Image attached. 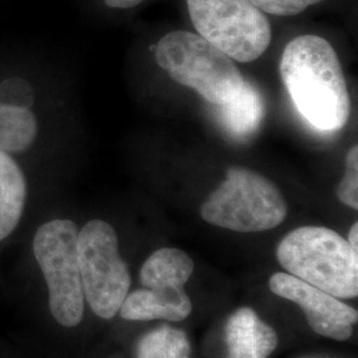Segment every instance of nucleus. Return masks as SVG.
<instances>
[{"label": "nucleus", "mask_w": 358, "mask_h": 358, "mask_svg": "<svg viewBox=\"0 0 358 358\" xmlns=\"http://www.w3.org/2000/svg\"><path fill=\"white\" fill-rule=\"evenodd\" d=\"M282 83L299 113L313 128L337 131L350 117L352 103L340 59L331 43L301 35L284 48Z\"/></svg>", "instance_id": "f257e3e1"}, {"label": "nucleus", "mask_w": 358, "mask_h": 358, "mask_svg": "<svg viewBox=\"0 0 358 358\" xmlns=\"http://www.w3.org/2000/svg\"><path fill=\"white\" fill-rule=\"evenodd\" d=\"M276 257L282 268L337 299L358 294V252L336 231L306 226L285 235Z\"/></svg>", "instance_id": "f03ea898"}, {"label": "nucleus", "mask_w": 358, "mask_h": 358, "mask_svg": "<svg viewBox=\"0 0 358 358\" xmlns=\"http://www.w3.org/2000/svg\"><path fill=\"white\" fill-rule=\"evenodd\" d=\"M155 60L171 80L208 103H229L243 87L234 60L194 32L173 31L162 36L155 47Z\"/></svg>", "instance_id": "7ed1b4c3"}, {"label": "nucleus", "mask_w": 358, "mask_h": 358, "mask_svg": "<svg viewBox=\"0 0 358 358\" xmlns=\"http://www.w3.org/2000/svg\"><path fill=\"white\" fill-rule=\"evenodd\" d=\"M288 206L279 187L251 169L232 166L201 207L207 223L236 232L268 231L282 224Z\"/></svg>", "instance_id": "20e7f679"}, {"label": "nucleus", "mask_w": 358, "mask_h": 358, "mask_svg": "<svg viewBox=\"0 0 358 358\" xmlns=\"http://www.w3.org/2000/svg\"><path fill=\"white\" fill-rule=\"evenodd\" d=\"M77 242L78 229L69 219L43 224L34 238V254L48 285L52 316L66 328L81 322L85 306Z\"/></svg>", "instance_id": "39448f33"}, {"label": "nucleus", "mask_w": 358, "mask_h": 358, "mask_svg": "<svg viewBox=\"0 0 358 358\" xmlns=\"http://www.w3.org/2000/svg\"><path fill=\"white\" fill-rule=\"evenodd\" d=\"M194 272V262L178 248L157 250L143 263L140 272L141 289L128 294L120 308L124 320L183 321L190 316L192 304L185 284Z\"/></svg>", "instance_id": "423d86ee"}, {"label": "nucleus", "mask_w": 358, "mask_h": 358, "mask_svg": "<svg viewBox=\"0 0 358 358\" xmlns=\"http://www.w3.org/2000/svg\"><path fill=\"white\" fill-rule=\"evenodd\" d=\"M77 250L84 297L96 316L110 320L118 313L131 285L115 229L100 219L90 220L78 231Z\"/></svg>", "instance_id": "0eeeda50"}, {"label": "nucleus", "mask_w": 358, "mask_h": 358, "mask_svg": "<svg viewBox=\"0 0 358 358\" xmlns=\"http://www.w3.org/2000/svg\"><path fill=\"white\" fill-rule=\"evenodd\" d=\"M196 34L232 60L251 63L271 44L266 13L251 0H186Z\"/></svg>", "instance_id": "6e6552de"}, {"label": "nucleus", "mask_w": 358, "mask_h": 358, "mask_svg": "<svg viewBox=\"0 0 358 358\" xmlns=\"http://www.w3.org/2000/svg\"><path fill=\"white\" fill-rule=\"evenodd\" d=\"M268 285L273 294L301 308L313 332L337 341H345L353 334L357 310L340 299L282 272L272 275Z\"/></svg>", "instance_id": "1a4fd4ad"}, {"label": "nucleus", "mask_w": 358, "mask_h": 358, "mask_svg": "<svg viewBox=\"0 0 358 358\" xmlns=\"http://www.w3.org/2000/svg\"><path fill=\"white\" fill-rule=\"evenodd\" d=\"M226 358H268L278 348L279 337L254 309L241 308L226 322Z\"/></svg>", "instance_id": "9d476101"}, {"label": "nucleus", "mask_w": 358, "mask_h": 358, "mask_svg": "<svg viewBox=\"0 0 358 358\" xmlns=\"http://www.w3.org/2000/svg\"><path fill=\"white\" fill-rule=\"evenodd\" d=\"M219 120L235 138L245 140L256 133L266 113L264 100L251 83L244 81L241 92L229 103L219 105Z\"/></svg>", "instance_id": "9b49d317"}, {"label": "nucleus", "mask_w": 358, "mask_h": 358, "mask_svg": "<svg viewBox=\"0 0 358 358\" xmlns=\"http://www.w3.org/2000/svg\"><path fill=\"white\" fill-rule=\"evenodd\" d=\"M26 178L13 158L0 150V242L20 222L26 203Z\"/></svg>", "instance_id": "f8f14e48"}, {"label": "nucleus", "mask_w": 358, "mask_h": 358, "mask_svg": "<svg viewBox=\"0 0 358 358\" xmlns=\"http://www.w3.org/2000/svg\"><path fill=\"white\" fill-rule=\"evenodd\" d=\"M38 133L36 118L26 108L0 103V150L17 153L35 141Z\"/></svg>", "instance_id": "ddd939ff"}, {"label": "nucleus", "mask_w": 358, "mask_h": 358, "mask_svg": "<svg viewBox=\"0 0 358 358\" xmlns=\"http://www.w3.org/2000/svg\"><path fill=\"white\" fill-rule=\"evenodd\" d=\"M137 358H192V346L183 331L162 325L138 341Z\"/></svg>", "instance_id": "4468645a"}, {"label": "nucleus", "mask_w": 358, "mask_h": 358, "mask_svg": "<svg viewBox=\"0 0 358 358\" xmlns=\"http://www.w3.org/2000/svg\"><path fill=\"white\" fill-rule=\"evenodd\" d=\"M345 176L337 187L338 199L346 206L358 208V146H353L346 155Z\"/></svg>", "instance_id": "2eb2a0df"}, {"label": "nucleus", "mask_w": 358, "mask_h": 358, "mask_svg": "<svg viewBox=\"0 0 358 358\" xmlns=\"http://www.w3.org/2000/svg\"><path fill=\"white\" fill-rule=\"evenodd\" d=\"M0 103L29 109L34 103V90L31 84L19 77L4 80L0 83Z\"/></svg>", "instance_id": "dca6fc26"}, {"label": "nucleus", "mask_w": 358, "mask_h": 358, "mask_svg": "<svg viewBox=\"0 0 358 358\" xmlns=\"http://www.w3.org/2000/svg\"><path fill=\"white\" fill-rule=\"evenodd\" d=\"M262 13L275 16H294L304 13L322 0H251Z\"/></svg>", "instance_id": "f3484780"}, {"label": "nucleus", "mask_w": 358, "mask_h": 358, "mask_svg": "<svg viewBox=\"0 0 358 358\" xmlns=\"http://www.w3.org/2000/svg\"><path fill=\"white\" fill-rule=\"evenodd\" d=\"M105 4L110 8H117V10H128L133 8L138 4H141L143 0H103Z\"/></svg>", "instance_id": "a211bd4d"}, {"label": "nucleus", "mask_w": 358, "mask_h": 358, "mask_svg": "<svg viewBox=\"0 0 358 358\" xmlns=\"http://www.w3.org/2000/svg\"><path fill=\"white\" fill-rule=\"evenodd\" d=\"M348 243L350 244V247L358 252V223H355L352 226V229L349 231V238H348Z\"/></svg>", "instance_id": "6ab92c4d"}]
</instances>
